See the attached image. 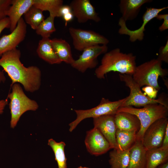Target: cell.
<instances>
[{
  "mask_svg": "<svg viewBox=\"0 0 168 168\" xmlns=\"http://www.w3.org/2000/svg\"><path fill=\"white\" fill-rule=\"evenodd\" d=\"M21 56L20 51L16 48L7 52L0 58V66L11 79V86L19 83L26 91L34 92L41 85V71L36 66L25 67L20 61Z\"/></svg>",
  "mask_w": 168,
  "mask_h": 168,
  "instance_id": "1",
  "label": "cell"
},
{
  "mask_svg": "<svg viewBox=\"0 0 168 168\" xmlns=\"http://www.w3.org/2000/svg\"><path fill=\"white\" fill-rule=\"evenodd\" d=\"M136 60V56L132 53H124L119 48L114 49L105 54L95 71L96 76L104 79L107 73L112 71L132 76L137 66Z\"/></svg>",
  "mask_w": 168,
  "mask_h": 168,
  "instance_id": "2",
  "label": "cell"
},
{
  "mask_svg": "<svg viewBox=\"0 0 168 168\" xmlns=\"http://www.w3.org/2000/svg\"><path fill=\"white\" fill-rule=\"evenodd\" d=\"M124 112L135 115L140 123V128L136 133V141H142L144 134L147 128L156 120L167 117L168 108L159 104L147 105L141 108L132 106L119 107L117 112Z\"/></svg>",
  "mask_w": 168,
  "mask_h": 168,
  "instance_id": "3",
  "label": "cell"
},
{
  "mask_svg": "<svg viewBox=\"0 0 168 168\" xmlns=\"http://www.w3.org/2000/svg\"><path fill=\"white\" fill-rule=\"evenodd\" d=\"M162 62L157 58L146 62L136 66L133 78L140 87L149 86L158 91L161 89L159 77H163L168 74L167 69L162 68Z\"/></svg>",
  "mask_w": 168,
  "mask_h": 168,
  "instance_id": "4",
  "label": "cell"
},
{
  "mask_svg": "<svg viewBox=\"0 0 168 168\" xmlns=\"http://www.w3.org/2000/svg\"><path fill=\"white\" fill-rule=\"evenodd\" d=\"M11 87L12 91L8 94L7 98L10 100V127L14 128L23 114L28 111H36L39 106L35 101L27 96L20 84L15 83Z\"/></svg>",
  "mask_w": 168,
  "mask_h": 168,
  "instance_id": "5",
  "label": "cell"
},
{
  "mask_svg": "<svg viewBox=\"0 0 168 168\" xmlns=\"http://www.w3.org/2000/svg\"><path fill=\"white\" fill-rule=\"evenodd\" d=\"M120 80L125 83L130 91L129 95L121 107L127 106L143 107L147 105L159 104H161L168 108V100L163 97H160L157 99H152L146 96L141 91L140 87L133 80L132 76L119 74Z\"/></svg>",
  "mask_w": 168,
  "mask_h": 168,
  "instance_id": "6",
  "label": "cell"
},
{
  "mask_svg": "<svg viewBox=\"0 0 168 168\" xmlns=\"http://www.w3.org/2000/svg\"><path fill=\"white\" fill-rule=\"evenodd\" d=\"M126 99L125 97L113 101L108 99L102 98L99 104L93 108L86 110H74L77 117L74 120L69 124V131L72 132L82 121L86 119L94 118L104 115L115 114Z\"/></svg>",
  "mask_w": 168,
  "mask_h": 168,
  "instance_id": "7",
  "label": "cell"
},
{
  "mask_svg": "<svg viewBox=\"0 0 168 168\" xmlns=\"http://www.w3.org/2000/svg\"><path fill=\"white\" fill-rule=\"evenodd\" d=\"M69 32L73 40L74 48L83 51L91 47L99 45H107L109 40L104 36L91 30H84L70 27Z\"/></svg>",
  "mask_w": 168,
  "mask_h": 168,
  "instance_id": "8",
  "label": "cell"
},
{
  "mask_svg": "<svg viewBox=\"0 0 168 168\" xmlns=\"http://www.w3.org/2000/svg\"><path fill=\"white\" fill-rule=\"evenodd\" d=\"M168 124L167 117L158 119L146 129L142 141L146 150L157 148L161 146L166 127Z\"/></svg>",
  "mask_w": 168,
  "mask_h": 168,
  "instance_id": "9",
  "label": "cell"
},
{
  "mask_svg": "<svg viewBox=\"0 0 168 168\" xmlns=\"http://www.w3.org/2000/svg\"><path fill=\"white\" fill-rule=\"evenodd\" d=\"M168 7H164L161 8L147 7L142 17L143 23L139 28L134 30H131L128 28L126 21L121 17L119 20L118 24L120 26L118 30L121 35H125L129 36V40L131 42H134L137 40L142 41L144 39L145 27L147 23L162 11L168 8Z\"/></svg>",
  "mask_w": 168,
  "mask_h": 168,
  "instance_id": "10",
  "label": "cell"
},
{
  "mask_svg": "<svg viewBox=\"0 0 168 168\" xmlns=\"http://www.w3.org/2000/svg\"><path fill=\"white\" fill-rule=\"evenodd\" d=\"M108 49L107 45H97L87 48L71 65L78 71L84 73L88 68L96 67L98 63V57L107 52Z\"/></svg>",
  "mask_w": 168,
  "mask_h": 168,
  "instance_id": "11",
  "label": "cell"
},
{
  "mask_svg": "<svg viewBox=\"0 0 168 168\" xmlns=\"http://www.w3.org/2000/svg\"><path fill=\"white\" fill-rule=\"evenodd\" d=\"M26 32V23L21 17L15 29L10 34L4 35L0 38V57L5 53L16 49L24 40Z\"/></svg>",
  "mask_w": 168,
  "mask_h": 168,
  "instance_id": "12",
  "label": "cell"
},
{
  "mask_svg": "<svg viewBox=\"0 0 168 168\" xmlns=\"http://www.w3.org/2000/svg\"><path fill=\"white\" fill-rule=\"evenodd\" d=\"M85 143L89 152L96 156L104 154L112 149L107 140L94 127L86 132Z\"/></svg>",
  "mask_w": 168,
  "mask_h": 168,
  "instance_id": "13",
  "label": "cell"
},
{
  "mask_svg": "<svg viewBox=\"0 0 168 168\" xmlns=\"http://www.w3.org/2000/svg\"><path fill=\"white\" fill-rule=\"evenodd\" d=\"M72 13L78 22L84 23L89 20L99 22L100 18L89 0H74L70 3Z\"/></svg>",
  "mask_w": 168,
  "mask_h": 168,
  "instance_id": "14",
  "label": "cell"
},
{
  "mask_svg": "<svg viewBox=\"0 0 168 168\" xmlns=\"http://www.w3.org/2000/svg\"><path fill=\"white\" fill-rule=\"evenodd\" d=\"M114 115H107L93 118L94 127L103 135L113 149H116L117 147L115 137L117 128Z\"/></svg>",
  "mask_w": 168,
  "mask_h": 168,
  "instance_id": "15",
  "label": "cell"
},
{
  "mask_svg": "<svg viewBox=\"0 0 168 168\" xmlns=\"http://www.w3.org/2000/svg\"><path fill=\"white\" fill-rule=\"evenodd\" d=\"M34 0H12L7 13L11 32L16 28L22 16L33 5Z\"/></svg>",
  "mask_w": 168,
  "mask_h": 168,
  "instance_id": "16",
  "label": "cell"
},
{
  "mask_svg": "<svg viewBox=\"0 0 168 168\" xmlns=\"http://www.w3.org/2000/svg\"><path fill=\"white\" fill-rule=\"evenodd\" d=\"M152 2V0H121L119 4L121 17L126 22L132 20L138 16L142 6Z\"/></svg>",
  "mask_w": 168,
  "mask_h": 168,
  "instance_id": "17",
  "label": "cell"
},
{
  "mask_svg": "<svg viewBox=\"0 0 168 168\" xmlns=\"http://www.w3.org/2000/svg\"><path fill=\"white\" fill-rule=\"evenodd\" d=\"M114 120L117 129L137 133L140 128V123L138 119L135 115L130 113L117 112L114 115Z\"/></svg>",
  "mask_w": 168,
  "mask_h": 168,
  "instance_id": "18",
  "label": "cell"
},
{
  "mask_svg": "<svg viewBox=\"0 0 168 168\" xmlns=\"http://www.w3.org/2000/svg\"><path fill=\"white\" fill-rule=\"evenodd\" d=\"M36 52L40 58L49 64L62 62L54 49L49 38H42L39 41Z\"/></svg>",
  "mask_w": 168,
  "mask_h": 168,
  "instance_id": "19",
  "label": "cell"
},
{
  "mask_svg": "<svg viewBox=\"0 0 168 168\" xmlns=\"http://www.w3.org/2000/svg\"><path fill=\"white\" fill-rule=\"evenodd\" d=\"M146 152L142 142L136 141L129 150V161L127 168H146Z\"/></svg>",
  "mask_w": 168,
  "mask_h": 168,
  "instance_id": "20",
  "label": "cell"
},
{
  "mask_svg": "<svg viewBox=\"0 0 168 168\" xmlns=\"http://www.w3.org/2000/svg\"><path fill=\"white\" fill-rule=\"evenodd\" d=\"M145 156L146 168H156L168 161V147L146 150Z\"/></svg>",
  "mask_w": 168,
  "mask_h": 168,
  "instance_id": "21",
  "label": "cell"
},
{
  "mask_svg": "<svg viewBox=\"0 0 168 168\" xmlns=\"http://www.w3.org/2000/svg\"><path fill=\"white\" fill-rule=\"evenodd\" d=\"M53 48L57 55L62 61L71 65L75 60L72 57L71 48L69 44L62 39H50Z\"/></svg>",
  "mask_w": 168,
  "mask_h": 168,
  "instance_id": "22",
  "label": "cell"
},
{
  "mask_svg": "<svg viewBox=\"0 0 168 168\" xmlns=\"http://www.w3.org/2000/svg\"><path fill=\"white\" fill-rule=\"evenodd\" d=\"M136 132L116 129V149L123 151L129 150L136 141Z\"/></svg>",
  "mask_w": 168,
  "mask_h": 168,
  "instance_id": "23",
  "label": "cell"
},
{
  "mask_svg": "<svg viewBox=\"0 0 168 168\" xmlns=\"http://www.w3.org/2000/svg\"><path fill=\"white\" fill-rule=\"evenodd\" d=\"M62 0H34L33 6L42 11L49 12V15L60 17L59 11L63 5Z\"/></svg>",
  "mask_w": 168,
  "mask_h": 168,
  "instance_id": "24",
  "label": "cell"
},
{
  "mask_svg": "<svg viewBox=\"0 0 168 168\" xmlns=\"http://www.w3.org/2000/svg\"><path fill=\"white\" fill-rule=\"evenodd\" d=\"M129 150L119 151L113 149L111 151L109 160L111 168H127L129 161Z\"/></svg>",
  "mask_w": 168,
  "mask_h": 168,
  "instance_id": "25",
  "label": "cell"
},
{
  "mask_svg": "<svg viewBox=\"0 0 168 168\" xmlns=\"http://www.w3.org/2000/svg\"><path fill=\"white\" fill-rule=\"evenodd\" d=\"M48 144L51 148L54 153L58 168H67V159L64 152L65 143L62 141L58 142L50 138L48 141Z\"/></svg>",
  "mask_w": 168,
  "mask_h": 168,
  "instance_id": "26",
  "label": "cell"
},
{
  "mask_svg": "<svg viewBox=\"0 0 168 168\" xmlns=\"http://www.w3.org/2000/svg\"><path fill=\"white\" fill-rule=\"evenodd\" d=\"M24 17L26 23L35 30L44 20L43 11L33 5L24 14Z\"/></svg>",
  "mask_w": 168,
  "mask_h": 168,
  "instance_id": "27",
  "label": "cell"
},
{
  "mask_svg": "<svg viewBox=\"0 0 168 168\" xmlns=\"http://www.w3.org/2000/svg\"><path fill=\"white\" fill-rule=\"evenodd\" d=\"M54 17L49 15L44 19L35 30L36 34L42 38H49L56 30L54 24Z\"/></svg>",
  "mask_w": 168,
  "mask_h": 168,
  "instance_id": "28",
  "label": "cell"
},
{
  "mask_svg": "<svg viewBox=\"0 0 168 168\" xmlns=\"http://www.w3.org/2000/svg\"><path fill=\"white\" fill-rule=\"evenodd\" d=\"M12 0H0V21L7 17Z\"/></svg>",
  "mask_w": 168,
  "mask_h": 168,
  "instance_id": "29",
  "label": "cell"
},
{
  "mask_svg": "<svg viewBox=\"0 0 168 168\" xmlns=\"http://www.w3.org/2000/svg\"><path fill=\"white\" fill-rule=\"evenodd\" d=\"M158 60L161 62L168 63V39L164 46H161L159 49Z\"/></svg>",
  "mask_w": 168,
  "mask_h": 168,
  "instance_id": "30",
  "label": "cell"
},
{
  "mask_svg": "<svg viewBox=\"0 0 168 168\" xmlns=\"http://www.w3.org/2000/svg\"><path fill=\"white\" fill-rule=\"evenodd\" d=\"M144 94L147 97L152 99H155L158 91L154 87L149 86H145L142 88Z\"/></svg>",
  "mask_w": 168,
  "mask_h": 168,
  "instance_id": "31",
  "label": "cell"
},
{
  "mask_svg": "<svg viewBox=\"0 0 168 168\" xmlns=\"http://www.w3.org/2000/svg\"><path fill=\"white\" fill-rule=\"evenodd\" d=\"M158 20H163L162 24L159 27V30L161 31H163L168 29V14H158L155 17Z\"/></svg>",
  "mask_w": 168,
  "mask_h": 168,
  "instance_id": "32",
  "label": "cell"
},
{
  "mask_svg": "<svg viewBox=\"0 0 168 168\" xmlns=\"http://www.w3.org/2000/svg\"><path fill=\"white\" fill-rule=\"evenodd\" d=\"M10 22L7 16L0 21V35L5 28H9Z\"/></svg>",
  "mask_w": 168,
  "mask_h": 168,
  "instance_id": "33",
  "label": "cell"
},
{
  "mask_svg": "<svg viewBox=\"0 0 168 168\" xmlns=\"http://www.w3.org/2000/svg\"><path fill=\"white\" fill-rule=\"evenodd\" d=\"M72 12L71 8L69 5H63L61 7L60 11L59 14L60 17L64 15Z\"/></svg>",
  "mask_w": 168,
  "mask_h": 168,
  "instance_id": "34",
  "label": "cell"
},
{
  "mask_svg": "<svg viewBox=\"0 0 168 168\" xmlns=\"http://www.w3.org/2000/svg\"><path fill=\"white\" fill-rule=\"evenodd\" d=\"M65 22L66 26H67V23L71 21L73 19L74 16L72 12L65 14L63 15L62 17Z\"/></svg>",
  "mask_w": 168,
  "mask_h": 168,
  "instance_id": "35",
  "label": "cell"
},
{
  "mask_svg": "<svg viewBox=\"0 0 168 168\" xmlns=\"http://www.w3.org/2000/svg\"><path fill=\"white\" fill-rule=\"evenodd\" d=\"M161 147H168V124L166 128L162 143Z\"/></svg>",
  "mask_w": 168,
  "mask_h": 168,
  "instance_id": "36",
  "label": "cell"
},
{
  "mask_svg": "<svg viewBox=\"0 0 168 168\" xmlns=\"http://www.w3.org/2000/svg\"><path fill=\"white\" fill-rule=\"evenodd\" d=\"M7 103V99L0 100V114H2L3 113L5 107Z\"/></svg>",
  "mask_w": 168,
  "mask_h": 168,
  "instance_id": "37",
  "label": "cell"
},
{
  "mask_svg": "<svg viewBox=\"0 0 168 168\" xmlns=\"http://www.w3.org/2000/svg\"><path fill=\"white\" fill-rule=\"evenodd\" d=\"M6 80V78L3 72L0 69V83H4Z\"/></svg>",
  "mask_w": 168,
  "mask_h": 168,
  "instance_id": "38",
  "label": "cell"
},
{
  "mask_svg": "<svg viewBox=\"0 0 168 168\" xmlns=\"http://www.w3.org/2000/svg\"><path fill=\"white\" fill-rule=\"evenodd\" d=\"M156 168H168V161L160 165Z\"/></svg>",
  "mask_w": 168,
  "mask_h": 168,
  "instance_id": "39",
  "label": "cell"
},
{
  "mask_svg": "<svg viewBox=\"0 0 168 168\" xmlns=\"http://www.w3.org/2000/svg\"><path fill=\"white\" fill-rule=\"evenodd\" d=\"M77 168H89L85 167H82V166H80L79 167H78Z\"/></svg>",
  "mask_w": 168,
  "mask_h": 168,
  "instance_id": "40",
  "label": "cell"
}]
</instances>
